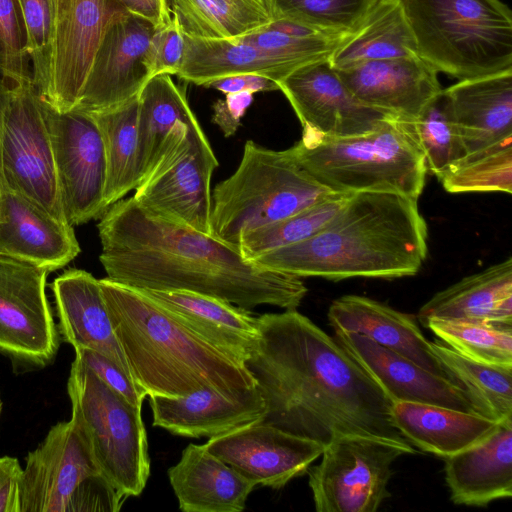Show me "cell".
<instances>
[{
	"label": "cell",
	"instance_id": "6da1fadb",
	"mask_svg": "<svg viewBox=\"0 0 512 512\" xmlns=\"http://www.w3.org/2000/svg\"><path fill=\"white\" fill-rule=\"evenodd\" d=\"M257 324L244 365L265 402L263 422L324 447L362 436L416 453L394 424L392 400L334 337L296 309L263 314Z\"/></svg>",
	"mask_w": 512,
	"mask_h": 512
},
{
	"label": "cell",
	"instance_id": "7a4b0ae2",
	"mask_svg": "<svg viewBox=\"0 0 512 512\" xmlns=\"http://www.w3.org/2000/svg\"><path fill=\"white\" fill-rule=\"evenodd\" d=\"M97 227L107 278L127 286L188 291L247 310L297 309L307 293L300 277L264 268L211 234L154 216L132 197L110 206Z\"/></svg>",
	"mask_w": 512,
	"mask_h": 512
},
{
	"label": "cell",
	"instance_id": "3957f363",
	"mask_svg": "<svg viewBox=\"0 0 512 512\" xmlns=\"http://www.w3.org/2000/svg\"><path fill=\"white\" fill-rule=\"evenodd\" d=\"M427 238V224L416 199L357 192L312 237L252 261L300 278L393 279L418 273L427 257Z\"/></svg>",
	"mask_w": 512,
	"mask_h": 512
},
{
	"label": "cell",
	"instance_id": "277c9868",
	"mask_svg": "<svg viewBox=\"0 0 512 512\" xmlns=\"http://www.w3.org/2000/svg\"><path fill=\"white\" fill-rule=\"evenodd\" d=\"M132 377L147 393L176 398L202 388L255 386L245 365L176 319L141 289L99 279Z\"/></svg>",
	"mask_w": 512,
	"mask_h": 512
},
{
	"label": "cell",
	"instance_id": "5b68a950",
	"mask_svg": "<svg viewBox=\"0 0 512 512\" xmlns=\"http://www.w3.org/2000/svg\"><path fill=\"white\" fill-rule=\"evenodd\" d=\"M289 150L306 172L335 193L385 192L417 200L425 186V158L410 122L399 118L345 138L303 130Z\"/></svg>",
	"mask_w": 512,
	"mask_h": 512
},
{
	"label": "cell",
	"instance_id": "8992f818",
	"mask_svg": "<svg viewBox=\"0 0 512 512\" xmlns=\"http://www.w3.org/2000/svg\"><path fill=\"white\" fill-rule=\"evenodd\" d=\"M418 56L458 80L512 69V14L500 0H399Z\"/></svg>",
	"mask_w": 512,
	"mask_h": 512
},
{
	"label": "cell",
	"instance_id": "52a82bcc",
	"mask_svg": "<svg viewBox=\"0 0 512 512\" xmlns=\"http://www.w3.org/2000/svg\"><path fill=\"white\" fill-rule=\"evenodd\" d=\"M306 172L289 148L246 141L238 167L211 193V232L238 247L241 237L334 194Z\"/></svg>",
	"mask_w": 512,
	"mask_h": 512
},
{
	"label": "cell",
	"instance_id": "ba28073f",
	"mask_svg": "<svg viewBox=\"0 0 512 512\" xmlns=\"http://www.w3.org/2000/svg\"><path fill=\"white\" fill-rule=\"evenodd\" d=\"M126 499L72 418L52 426L25 458L18 512H117Z\"/></svg>",
	"mask_w": 512,
	"mask_h": 512
},
{
	"label": "cell",
	"instance_id": "9c48e42d",
	"mask_svg": "<svg viewBox=\"0 0 512 512\" xmlns=\"http://www.w3.org/2000/svg\"><path fill=\"white\" fill-rule=\"evenodd\" d=\"M67 393L71 418L103 473L125 497L139 496L150 476L142 408L113 391L77 356L71 364Z\"/></svg>",
	"mask_w": 512,
	"mask_h": 512
},
{
	"label": "cell",
	"instance_id": "30bf717a",
	"mask_svg": "<svg viewBox=\"0 0 512 512\" xmlns=\"http://www.w3.org/2000/svg\"><path fill=\"white\" fill-rule=\"evenodd\" d=\"M218 160L198 120L178 123L133 200L146 212L211 234V178Z\"/></svg>",
	"mask_w": 512,
	"mask_h": 512
},
{
	"label": "cell",
	"instance_id": "8fae6325",
	"mask_svg": "<svg viewBox=\"0 0 512 512\" xmlns=\"http://www.w3.org/2000/svg\"><path fill=\"white\" fill-rule=\"evenodd\" d=\"M7 82L0 144V182L67 223L42 98L32 78ZM70 225V224H69Z\"/></svg>",
	"mask_w": 512,
	"mask_h": 512
},
{
	"label": "cell",
	"instance_id": "7c38bea8",
	"mask_svg": "<svg viewBox=\"0 0 512 512\" xmlns=\"http://www.w3.org/2000/svg\"><path fill=\"white\" fill-rule=\"evenodd\" d=\"M405 450L393 443L344 436L333 440L318 465L309 467L308 484L318 512H375L390 496L392 464Z\"/></svg>",
	"mask_w": 512,
	"mask_h": 512
},
{
	"label": "cell",
	"instance_id": "4fadbf2b",
	"mask_svg": "<svg viewBox=\"0 0 512 512\" xmlns=\"http://www.w3.org/2000/svg\"><path fill=\"white\" fill-rule=\"evenodd\" d=\"M42 105L67 222L74 226L101 218L107 211L106 158L93 115L78 109L60 112L43 100Z\"/></svg>",
	"mask_w": 512,
	"mask_h": 512
},
{
	"label": "cell",
	"instance_id": "5bb4252c",
	"mask_svg": "<svg viewBox=\"0 0 512 512\" xmlns=\"http://www.w3.org/2000/svg\"><path fill=\"white\" fill-rule=\"evenodd\" d=\"M126 13L118 0H52L49 77L43 101L60 112L77 105L106 28Z\"/></svg>",
	"mask_w": 512,
	"mask_h": 512
},
{
	"label": "cell",
	"instance_id": "9a60e30c",
	"mask_svg": "<svg viewBox=\"0 0 512 512\" xmlns=\"http://www.w3.org/2000/svg\"><path fill=\"white\" fill-rule=\"evenodd\" d=\"M50 271L0 256V353L30 368L48 365L59 331L46 296Z\"/></svg>",
	"mask_w": 512,
	"mask_h": 512
},
{
	"label": "cell",
	"instance_id": "2e32d148",
	"mask_svg": "<svg viewBox=\"0 0 512 512\" xmlns=\"http://www.w3.org/2000/svg\"><path fill=\"white\" fill-rule=\"evenodd\" d=\"M155 29L148 20L130 13L112 20L73 109L99 113L138 97L150 79L146 54Z\"/></svg>",
	"mask_w": 512,
	"mask_h": 512
},
{
	"label": "cell",
	"instance_id": "e0dca14e",
	"mask_svg": "<svg viewBox=\"0 0 512 512\" xmlns=\"http://www.w3.org/2000/svg\"><path fill=\"white\" fill-rule=\"evenodd\" d=\"M303 130L327 138L368 133L397 118L357 100L329 60L303 66L279 81Z\"/></svg>",
	"mask_w": 512,
	"mask_h": 512
},
{
	"label": "cell",
	"instance_id": "ac0fdd59",
	"mask_svg": "<svg viewBox=\"0 0 512 512\" xmlns=\"http://www.w3.org/2000/svg\"><path fill=\"white\" fill-rule=\"evenodd\" d=\"M207 449L255 486L284 487L302 476L324 446L259 421L212 437Z\"/></svg>",
	"mask_w": 512,
	"mask_h": 512
},
{
	"label": "cell",
	"instance_id": "d6986e66",
	"mask_svg": "<svg viewBox=\"0 0 512 512\" xmlns=\"http://www.w3.org/2000/svg\"><path fill=\"white\" fill-rule=\"evenodd\" d=\"M334 339L377 382L392 402L438 405L486 416L465 389L370 338L351 332L334 331Z\"/></svg>",
	"mask_w": 512,
	"mask_h": 512
},
{
	"label": "cell",
	"instance_id": "ffe728a7",
	"mask_svg": "<svg viewBox=\"0 0 512 512\" xmlns=\"http://www.w3.org/2000/svg\"><path fill=\"white\" fill-rule=\"evenodd\" d=\"M153 426L173 435L217 437L263 421L265 402L256 385L234 391L202 388L176 398L149 396Z\"/></svg>",
	"mask_w": 512,
	"mask_h": 512
},
{
	"label": "cell",
	"instance_id": "44dd1931",
	"mask_svg": "<svg viewBox=\"0 0 512 512\" xmlns=\"http://www.w3.org/2000/svg\"><path fill=\"white\" fill-rule=\"evenodd\" d=\"M366 106L412 121L441 91L438 72L419 56L365 62L336 70Z\"/></svg>",
	"mask_w": 512,
	"mask_h": 512
},
{
	"label": "cell",
	"instance_id": "7402d4cb",
	"mask_svg": "<svg viewBox=\"0 0 512 512\" xmlns=\"http://www.w3.org/2000/svg\"><path fill=\"white\" fill-rule=\"evenodd\" d=\"M79 252L73 226L0 182V256L53 271Z\"/></svg>",
	"mask_w": 512,
	"mask_h": 512
},
{
	"label": "cell",
	"instance_id": "603a6c76",
	"mask_svg": "<svg viewBox=\"0 0 512 512\" xmlns=\"http://www.w3.org/2000/svg\"><path fill=\"white\" fill-rule=\"evenodd\" d=\"M327 317L333 331L364 335L460 386L410 315L368 297L344 295L331 303Z\"/></svg>",
	"mask_w": 512,
	"mask_h": 512
},
{
	"label": "cell",
	"instance_id": "cb8c5ba5",
	"mask_svg": "<svg viewBox=\"0 0 512 512\" xmlns=\"http://www.w3.org/2000/svg\"><path fill=\"white\" fill-rule=\"evenodd\" d=\"M51 288L62 338L74 350L85 348L106 356L133 379L114 333L99 279L87 271L72 269L59 275Z\"/></svg>",
	"mask_w": 512,
	"mask_h": 512
},
{
	"label": "cell",
	"instance_id": "d4e9b609",
	"mask_svg": "<svg viewBox=\"0 0 512 512\" xmlns=\"http://www.w3.org/2000/svg\"><path fill=\"white\" fill-rule=\"evenodd\" d=\"M465 155L512 138V69L442 89Z\"/></svg>",
	"mask_w": 512,
	"mask_h": 512
},
{
	"label": "cell",
	"instance_id": "484cf974",
	"mask_svg": "<svg viewBox=\"0 0 512 512\" xmlns=\"http://www.w3.org/2000/svg\"><path fill=\"white\" fill-rule=\"evenodd\" d=\"M445 481L456 505L484 507L512 497V418L483 441L445 458Z\"/></svg>",
	"mask_w": 512,
	"mask_h": 512
},
{
	"label": "cell",
	"instance_id": "4316f807",
	"mask_svg": "<svg viewBox=\"0 0 512 512\" xmlns=\"http://www.w3.org/2000/svg\"><path fill=\"white\" fill-rule=\"evenodd\" d=\"M167 474L184 512H241L256 487L205 444L186 446Z\"/></svg>",
	"mask_w": 512,
	"mask_h": 512
},
{
	"label": "cell",
	"instance_id": "83f0119b",
	"mask_svg": "<svg viewBox=\"0 0 512 512\" xmlns=\"http://www.w3.org/2000/svg\"><path fill=\"white\" fill-rule=\"evenodd\" d=\"M141 290L184 325L243 364L258 342L257 318L250 310L188 291Z\"/></svg>",
	"mask_w": 512,
	"mask_h": 512
},
{
	"label": "cell",
	"instance_id": "f1b7e54d",
	"mask_svg": "<svg viewBox=\"0 0 512 512\" xmlns=\"http://www.w3.org/2000/svg\"><path fill=\"white\" fill-rule=\"evenodd\" d=\"M299 68L298 63L279 53L238 38L202 39L184 35V53L176 75L187 83L204 87L243 74L268 77L278 83Z\"/></svg>",
	"mask_w": 512,
	"mask_h": 512
},
{
	"label": "cell",
	"instance_id": "f546056e",
	"mask_svg": "<svg viewBox=\"0 0 512 512\" xmlns=\"http://www.w3.org/2000/svg\"><path fill=\"white\" fill-rule=\"evenodd\" d=\"M430 319L512 325V259L493 264L436 293L418 312Z\"/></svg>",
	"mask_w": 512,
	"mask_h": 512
},
{
	"label": "cell",
	"instance_id": "4dcf8cb0",
	"mask_svg": "<svg viewBox=\"0 0 512 512\" xmlns=\"http://www.w3.org/2000/svg\"><path fill=\"white\" fill-rule=\"evenodd\" d=\"M392 418L413 446L443 458L483 441L498 425L480 414L407 401L393 402Z\"/></svg>",
	"mask_w": 512,
	"mask_h": 512
},
{
	"label": "cell",
	"instance_id": "1f68e13d",
	"mask_svg": "<svg viewBox=\"0 0 512 512\" xmlns=\"http://www.w3.org/2000/svg\"><path fill=\"white\" fill-rule=\"evenodd\" d=\"M418 56L399 0H377L329 59L335 70L365 62Z\"/></svg>",
	"mask_w": 512,
	"mask_h": 512
},
{
	"label": "cell",
	"instance_id": "d6a6232c",
	"mask_svg": "<svg viewBox=\"0 0 512 512\" xmlns=\"http://www.w3.org/2000/svg\"><path fill=\"white\" fill-rule=\"evenodd\" d=\"M196 120L189 106L185 87L177 86L171 75L160 74L148 80L138 96L137 141L140 184L155 167L175 126L178 123H192Z\"/></svg>",
	"mask_w": 512,
	"mask_h": 512
},
{
	"label": "cell",
	"instance_id": "836d02e7",
	"mask_svg": "<svg viewBox=\"0 0 512 512\" xmlns=\"http://www.w3.org/2000/svg\"><path fill=\"white\" fill-rule=\"evenodd\" d=\"M186 36L230 39L272 22L263 0H165Z\"/></svg>",
	"mask_w": 512,
	"mask_h": 512
},
{
	"label": "cell",
	"instance_id": "e575fe53",
	"mask_svg": "<svg viewBox=\"0 0 512 512\" xmlns=\"http://www.w3.org/2000/svg\"><path fill=\"white\" fill-rule=\"evenodd\" d=\"M91 114V113H90ZM138 97L111 110L93 113L106 158V210L141 182L137 141Z\"/></svg>",
	"mask_w": 512,
	"mask_h": 512
},
{
	"label": "cell",
	"instance_id": "d590c367",
	"mask_svg": "<svg viewBox=\"0 0 512 512\" xmlns=\"http://www.w3.org/2000/svg\"><path fill=\"white\" fill-rule=\"evenodd\" d=\"M431 346L444 367L487 417L498 423L512 418V367L474 361L439 340L431 342Z\"/></svg>",
	"mask_w": 512,
	"mask_h": 512
},
{
	"label": "cell",
	"instance_id": "8d00e7d4",
	"mask_svg": "<svg viewBox=\"0 0 512 512\" xmlns=\"http://www.w3.org/2000/svg\"><path fill=\"white\" fill-rule=\"evenodd\" d=\"M349 195L334 193L292 216L244 234L238 244L241 254L253 260L269 251L312 237L341 210Z\"/></svg>",
	"mask_w": 512,
	"mask_h": 512
},
{
	"label": "cell",
	"instance_id": "74e56055",
	"mask_svg": "<svg viewBox=\"0 0 512 512\" xmlns=\"http://www.w3.org/2000/svg\"><path fill=\"white\" fill-rule=\"evenodd\" d=\"M424 326L441 342L469 359L512 367V325L430 319Z\"/></svg>",
	"mask_w": 512,
	"mask_h": 512
},
{
	"label": "cell",
	"instance_id": "f35d334b",
	"mask_svg": "<svg viewBox=\"0 0 512 512\" xmlns=\"http://www.w3.org/2000/svg\"><path fill=\"white\" fill-rule=\"evenodd\" d=\"M449 193L512 192V138L465 155L439 179Z\"/></svg>",
	"mask_w": 512,
	"mask_h": 512
},
{
	"label": "cell",
	"instance_id": "ab89813d",
	"mask_svg": "<svg viewBox=\"0 0 512 512\" xmlns=\"http://www.w3.org/2000/svg\"><path fill=\"white\" fill-rule=\"evenodd\" d=\"M272 20H288L316 31L352 32L377 0H263Z\"/></svg>",
	"mask_w": 512,
	"mask_h": 512
},
{
	"label": "cell",
	"instance_id": "60d3db41",
	"mask_svg": "<svg viewBox=\"0 0 512 512\" xmlns=\"http://www.w3.org/2000/svg\"><path fill=\"white\" fill-rule=\"evenodd\" d=\"M409 122L425 158L427 170L438 179L465 156L457 127L442 91Z\"/></svg>",
	"mask_w": 512,
	"mask_h": 512
},
{
	"label": "cell",
	"instance_id": "b9f144b4",
	"mask_svg": "<svg viewBox=\"0 0 512 512\" xmlns=\"http://www.w3.org/2000/svg\"><path fill=\"white\" fill-rule=\"evenodd\" d=\"M16 1L24 25L32 81L43 97L49 77L52 0Z\"/></svg>",
	"mask_w": 512,
	"mask_h": 512
},
{
	"label": "cell",
	"instance_id": "7bdbcfd3",
	"mask_svg": "<svg viewBox=\"0 0 512 512\" xmlns=\"http://www.w3.org/2000/svg\"><path fill=\"white\" fill-rule=\"evenodd\" d=\"M1 74L8 82L31 77L23 21L16 0H0Z\"/></svg>",
	"mask_w": 512,
	"mask_h": 512
},
{
	"label": "cell",
	"instance_id": "ee69618b",
	"mask_svg": "<svg viewBox=\"0 0 512 512\" xmlns=\"http://www.w3.org/2000/svg\"><path fill=\"white\" fill-rule=\"evenodd\" d=\"M184 35L177 19H171L156 27L146 54V64L150 78L160 75H176L183 58Z\"/></svg>",
	"mask_w": 512,
	"mask_h": 512
},
{
	"label": "cell",
	"instance_id": "f6af8a7d",
	"mask_svg": "<svg viewBox=\"0 0 512 512\" xmlns=\"http://www.w3.org/2000/svg\"><path fill=\"white\" fill-rule=\"evenodd\" d=\"M77 356L106 385L122 396L130 404L142 408L146 391L126 372L106 356L85 348L75 350Z\"/></svg>",
	"mask_w": 512,
	"mask_h": 512
},
{
	"label": "cell",
	"instance_id": "bcb514c9",
	"mask_svg": "<svg viewBox=\"0 0 512 512\" xmlns=\"http://www.w3.org/2000/svg\"><path fill=\"white\" fill-rule=\"evenodd\" d=\"M225 95V99H219L213 104L212 121L225 137H230L237 132L241 118L253 102L254 93L242 91Z\"/></svg>",
	"mask_w": 512,
	"mask_h": 512
},
{
	"label": "cell",
	"instance_id": "7dc6e473",
	"mask_svg": "<svg viewBox=\"0 0 512 512\" xmlns=\"http://www.w3.org/2000/svg\"><path fill=\"white\" fill-rule=\"evenodd\" d=\"M22 467L17 458L0 457V512H18Z\"/></svg>",
	"mask_w": 512,
	"mask_h": 512
},
{
	"label": "cell",
	"instance_id": "c3c4849f",
	"mask_svg": "<svg viewBox=\"0 0 512 512\" xmlns=\"http://www.w3.org/2000/svg\"><path fill=\"white\" fill-rule=\"evenodd\" d=\"M205 87L216 89L224 94L249 91L252 93L279 90L276 81L254 74L225 77L207 84Z\"/></svg>",
	"mask_w": 512,
	"mask_h": 512
},
{
	"label": "cell",
	"instance_id": "681fc988",
	"mask_svg": "<svg viewBox=\"0 0 512 512\" xmlns=\"http://www.w3.org/2000/svg\"><path fill=\"white\" fill-rule=\"evenodd\" d=\"M125 10L151 22L156 27L167 23L171 14L165 0H118Z\"/></svg>",
	"mask_w": 512,
	"mask_h": 512
},
{
	"label": "cell",
	"instance_id": "f907efd6",
	"mask_svg": "<svg viewBox=\"0 0 512 512\" xmlns=\"http://www.w3.org/2000/svg\"><path fill=\"white\" fill-rule=\"evenodd\" d=\"M7 82L3 78L2 74L0 73V144H1V134H2V121H3V112L6 104V98H7Z\"/></svg>",
	"mask_w": 512,
	"mask_h": 512
},
{
	"label": "cell",
	"instance_id": "816d5d0a",
	"mask_svg": "<svg viewBox=\"0 0 512 512\" xmlns=\"http://www.w3.org/2000/svg\"><path fill=\"white\" fill-rule=\"evenodd\" d=\"M1 67H2V46L0 43V73H1Z\"/></svg>",
	"mask_w": 512,
	"mask_h": 512
},
{
	"label": "cell",
	"instance_id": "f5cc1de1",
	"mask_svg": "<svg viewBox=\"0 0 512 512\" xmlns=\"http://www.w3.org/2000/svg\"><path fill=\"white\" fill-rule=\"evenodd\" d=\"M2 406H3V403H2V400H1V397H0V415H1V412H2Z\"/></svg>",
	"mask_w": 512,
	"mask_h": 512
}]
</instances>
